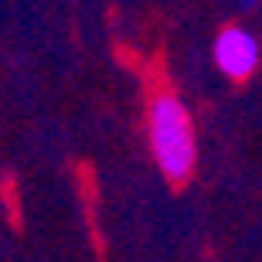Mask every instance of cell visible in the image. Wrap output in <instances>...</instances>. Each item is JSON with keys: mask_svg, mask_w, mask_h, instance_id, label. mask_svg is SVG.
<instances>
[{"mask_svg": "<svg viewBox=\"0 0 262 262\" xmlns=\"http://www.w3.org/2000/svg\"><path fill=\"white\" fill-rule=\"evenodd\" d=\"M150 146L160 170L170 184H184L194 174L198 146H194V126L191 113L177 96H157L150 106Z\"/></svg>", "mask_w": 262, "mask_h": 262, "instance_id": "cell-1", "label": "cell"}, {"mask_svg": "<svg viewBox=\"0 0 262 262\" xmlns=\"http://www.w3.org/2000/svg\"><path fill=\"white\" fill-rule=\"evenodd\" d=\"M214 61L228 78L242 82L255 72L259 65V41L245 28H225L214 41Z\"/></svg>", "mask_w": 262, "mask_h": 262, "instance_id": "cell-2", "label": "cell"}, {"mask_svg": "<svg viewBox=\"0 0 262 262\" xmlns=\"http://www.w3.org/2000/svg\"><path fill=\"white\" fill-rule=\"evenodd\" d=\"M255 4H259V0H242V10H252Z\"/></svg>", "mask_w": 262, "mask_h": 262, "instance_id": "cell-3", "label": "cell"}]
</instances>
